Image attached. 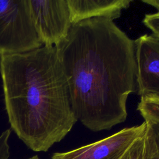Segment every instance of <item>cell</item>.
Segmentation results:
<instances>
[{
	"label": "cell",
	"mask_w": 159,
	"mask_h": 159,
	"mask_svg": "<svg viewBox=\"0 0 159 159\" xmlns=\"http://www.w3.org/2000/svg\"><path fill=\"white\" fill-rule=\"evenodd\" d=\"M55 47L77 120L93 132L124 122L128 97L137 91L134 40L98 17L73 24Z\"/></svg>",
	"instance_id": "6da1fadb"
},
{
	"label": "cell",
	"mask_w": 159,
	"mask_h": 159,
	"mask_svg": "<svg viewBox=\"0 0 159 159\" xmlns=\"http://www.w3.org/2000/svg\"><path fill=\"white\" fill-rule=\"evenodd\" d=\"M4 101L11 129L34 152H47L77 122L55 46L0 56Z\"/></svg>",
	"instance_id": "7a4b0ae2"
},
{
	"label": "cell",
	"mask_w": 159,
	"mask_h": 159,
	"mask_svg": "<svg viewBox=\"0 0 159 159\" xmlns=\"http://www.w3.org/2000/svg\"><path fill=\"white\" fill-rule=\"evenodd\" d=\"M42 46L29 0H0V56L25 53Z\"/></svg>",
	"instance_id": "3957f363"
},
{
	"label": "cell",
	"mask_w": 159,
	"mask_h": 159,
	"mask_svg": "<svg viewBox=\"0 0 159 159\" xmlns=\"http://www.w3.org/2000/svg\"><path fill=\"white\" fill-rule=\"evenodd\" d=\"M38 35L46 46H57L67 36L73 24L67 0H29Z\"/></svg>",
	"instance_id": "277c9868"
},
{
	"label": "cell",
	"mask_w": 159,
	"mask_h": 159,
	"mask_svg": "<svg viewBox=\"0 0 159 159\" xmlns=\"http://www.w3.org/2000/svg\"><path fill=\"white\" fill-rule=\"evenodd\" d=\"M146 126L144 121L139 125L124 128L95 142L70 151L55 153L51 159H120L134 141L144 134Z\"/></svg>",
	"instance_id": "5b68a950"
},
{
	"label": "cell",
	"mask_w": 159,
	"mask_h": 159,
	"mask_svg": "<svg viewBox=\"0 0 159 159\" xmlns=\"http://www.w3.org/2000/svg\"><path fill=\"white\" fill-rule=\"evenodd\" d=\"M134 42L138 95L140 99H159V40L144 34Z\"/></svg>",
	"instance_id": "8992f818"
},
{
	"label": "cell",
	"mask_w": 159,
	"mask_h": 159,
	"mask_svg": "<svg viewBox=\"0 0 159 159\" xmlns=\"http://www.w3.org/2000/svg\"><path fill=\"white\" fill-rule=\"evenodd\" d=\"M131 0H67L72 24L92 18L118 19Z\"/></svg>",
	"instance_id": "52a82bcc"
},
{
	"label": "cell",
	"mask_w": 159,
	"mask_h": 159,
	"mask_svg": "<svg viewBox=\"0 0 159 159\" xmlns=\"http://www.w3.org/2000/svg\"><path fill=\"white\" fill-rule=\"evenodd\" d=\"M145 122L143 159H159V124Z\"/></svg>",
	"instance_id": "ba28073f"
},
{
	"label": "cell",
	"mask_w": 159,
	"mask_h": 159,
	"mask_svg": "<svg viewBox=\"0 0 159 159\" xmlns=\"http://www.w3.org/2000/svg\"><path fill=\"white\" fill-rule=\"evenodd\" d=\"M137 109L144 121L159 124V99H140Z\"/></svg>",
	"instance_id": "9c48e42d"
},
{
	"label": "cell",
	"mask_w": 159,
	"mask_h": 159,
	"mask_svg": "<svg viewBox=\"0 0 159 159\" xmlns=\"http://www.w3.org/2000/svg\"><path fill=\"white\" fill-rule=\"evenodd\" d=\"M143 147L144 134L134 141L120 159H143Z\"/></svg>",
	"instance_id": "30bf717a"
},
{
	"label": "cell",
	"mask_w": 159,
	"mask_h": 159,
	"mask_svg": "<svg viewBox=\"0 0 159 159\" xmlns=\"http://www.w3.org/2000/svg\"><path fill=\"white\" fill-rule=\"evenodd\" d=\"M143 24L152 31V35L159 40V12L145 14Z\"/></svg>",
	"instance_id": "8fae6325"
},
{
	"label": "cell",
	"mask_w": 159,
	"mask_h": 159,
	"mask_svg": "<svg viewBox=\"0 0 159 159\" xmlns=\"http://www.w3.org/2000/svg\"><path fill=\"white\" fill-rule=\"evenodd\" d=\"M11 130L7 129L0 134V159H8L10 156L9 139Z\"/></svg>",
	"instance_id": "7c38bea8"
},
{
	"label": "cell",
	"mask_w": 159,
	"mask_h": 159,
	"mask_svg": "<svg viewBox=\"0 0 159 159\" xmlns=\"http://www.w3.org/2000/svg\"><path fill=\"white\" fill-rule=\"evenodd\" d=\"M142 2L153 6L157 10V12H159V0H145L142 1Z\"/></svg>",
	"instance_id": "4fadbf2b"
},
{
	"label": "cell",
	"mask_w": 159,
	"mask_h": 159,
	"mask_svg": "<svg viewBox=\"0 0 159 159\" xmlns=\"http://www.w3.org/2000/svg\"><path fill=\"white\" fill-rule=\"evenodd\" d=\"M29 159H39V158L38 157L37 155H35V156H33V157H32L31 158H30Z\"/></svg>",
	"instance_id": "5bb4252c"
}]
</instances>
